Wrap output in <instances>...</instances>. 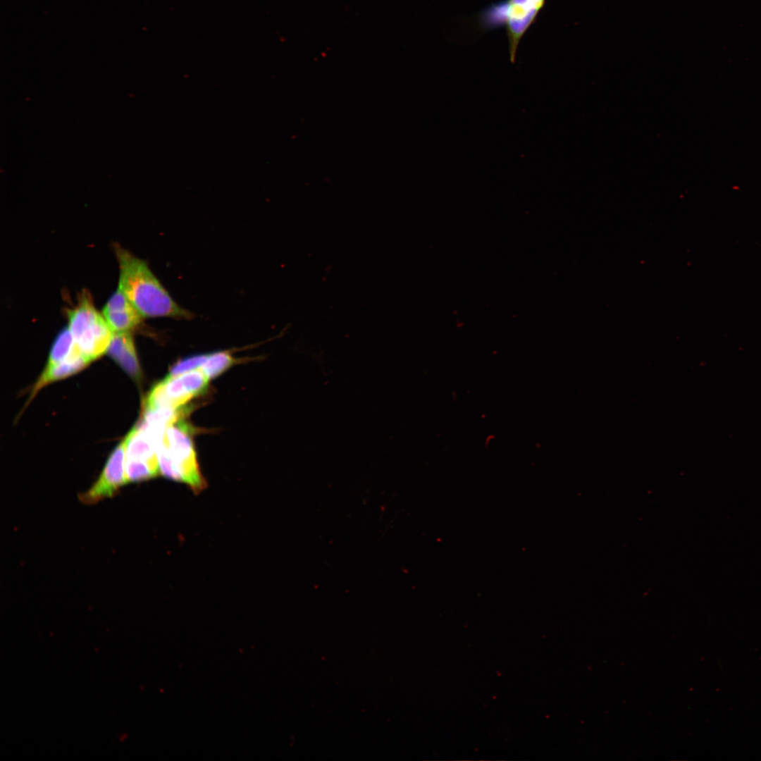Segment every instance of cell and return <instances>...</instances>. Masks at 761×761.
<instances>
[{"label":"cell","mask_w":761,"mask_h":761,"mask_svg":"<svg viewBox=\"0 0 761 761\" xmlns=\"http://www.w3.org/2000/svg\"><path fill=\"white\" fill-rule=\"evenodd\" d=\"M114 250L119 266L118 287L144 318L192 316L173 299L144 260L119 245Z\"/></svg>","instance_id":"cell-1"},{"label":"cell","mask_w":761,"mask_h":761,"mask_svg":"<svg viewBox=\"0 0 761 761\" xmlns=\"http://www.w3.org/2000/svg\"><path fill=\"white\" fill-rule=\"evenodd\" d=\"M193 428L182 417L164 430L158 445L160 474L188 485L198 494L207 483L202 476L192 440Z\"/></svg>","instance_id":"cell-2"},{"label":"cell","mask_w":761,"mask_h":761,"mask_svg":"<svg viewBox=\"0 0 761 761\" xmlns=\"http://www.w3.org/2000/svg\"><path fill=\"white\" fill-rule=\"evenodd\" d=\"M546 0H500L484 7L476 20L483 31L505 27L509 60L514 63L520 41L536 21Z\"/></svg>","instance_id":"cell-3"},{"label":"cell","mask_w":761,"mask_h":761,"mask_svg":"<svg viewBox=\"0 0 761 761\" xmlns=\"http://www.w3.org/2000/svg\"><path fill=\"white\" fill-rule=\"evenodd\" d=\"M68 328L84 357L91 361L107 351L113 332L89 293L81 294L78 304L68 311Z\"/></svg>","instance_id":"cell-4"},{"label":"cell","mask_w":761,"mask_h":761,"mask_svg":"<svg viewBox=\"0 0 761 761\" xmlns=\"http://www.w3.org/2000/svg\"><path fill=\"white\" fill-rule=\"evenodd\" d=\"M209 378L200 369L176 376L168 375L156 383L146 397L144 409H182L208 388Z\"/></svg>","instance_id":"cell-5"},{"label":"cell","mask_w":761,"mask_h":761,"mask_svg":"<svg viewBox=\"0 0 761 761\" xmlns=\"http://www.w3.org/2000/svg\"><path fill=\"white\" fill-rule=\"evenodd\" d=\"M126 444L125 438L109 456L99 477L87 491L79 495L80 500L92 505L112 497L127 484L125 474Z\"/></svg>","instance_id":"cell-6"},{"label":"cell","mask_w":761,"mask_h":761,"mask_svg":"<svg viewBox=\"0 0 761 761\" xmlns=\"http://www.w3.org/2000/svg\"><path fill=\"white\" fill-rule=\"evenodd\" d=\"M102 314L113 333L130 332L144 318L119 287L109 298Z\"/></svg>","instance_id":"cell-7"},{"label":"cell","mask_w":761,"mask_h":761,"mask_svg":"<svg viewBox=\"0 0 761 761\" xmlns=\"http://www.w3.org/2000/svg\"><path fill=\"white\" fill-rule=\"evenodd\" d=\"M106 352L132 378L140 380L141 370L130 332H114Z\"/></svg>","instance_id":"cell-8"},{"label":"cell","mask_w":761,"mask_h":761,"mask_svg":"<svg viewBox=\"0 0 761 761\" xmlns=\"http://www.w3.org/2000/svg\"><path fill=\"white\" fill-rule=\"evenodd\" d=\"M89 362L90 361L82 354L75 345L71 354L65 360L52 366L45 367L32 388L29 400L30 401L47 384L79 372L86 367Z\"/></svg>","instance_id":"cell-9"},{"label":"cell","mask_w":761,"mask_h":761,"mask_svg":"<svg viewBox=\"0 0 761 761\" xmlns=\"http://www.w3.org/2000/svg\"><path fill=\"white\" fill-rule=\"evenodd\" d=\"M75 346L74 339L68 328H63L52 345L46 367L52 366L65 360L71 354Z\"/></svg>","instance_id":"cell-10"},{"label":"cell","mask_w":761,"mask_h":761,"mask_svg":"<svg viewBox=\"0 0 761 761\" xmlns=\"http://www.w3.org/2000/svg\"><path fill=\"white\" fill-rule=\"evenodd\" d=\"M235 361L236 359L228 352H215L206 354V359L199 369L210 379L221 375Z\"/></svg>","instance_id":"cell-11"},{"label":"cell","mask_w":761,"mask_h":761,"mask_svg":"<svg viewBox=\"0 0 761 761\" xmlns=\"http://www.w3.org/2000/svg\"><path fill=\"white\" fill-rule=\"evenodd\" d=\"M206 354H198L186 357L173 366L168 375L176 376L199 369L206 359Z\"/></svg>","instance_id":"cell-12"}]
</instances>
